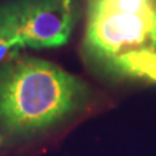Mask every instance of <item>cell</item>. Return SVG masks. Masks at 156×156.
Returning <instances> with one entry per match:
<instances>
[{
  "label": "cell",
  "mask_w": 156,
  "mask_h": 156,
  "mask_svg": "<svg viewBox=\"0 0 156 156\" xmlns=\"http://www.w3.org/2000/svg\"><path fill=\"white\" fill-rule=\"evenodd\" d=\"M83 50L111 76L156 83V0H87Z\"/></svg>",
  "instance_id": "obj_1"
},
{
  "label": "cell",
  "mask_w": 156,
  "mask_h": 156,
  "mask_svg": "<svg viewBox=\"0 0 156 156\" xmlns=\"http://www.w3.org/2000/svg\"><path fill=\"white\" fill-rule=\"evenodd\" d=\"M90 91L83 81L35 57L0 68V125L12 134L46 130L74 115Z\"/></svg>",
  "instance_id": "obj_2"
},
{
  "label": "cell",
  "mask_w": 156,
  "mask_h": 156,
  "mask_svg": "<svg viewBox=\"0 0 156 156\" xmlns=\"http://www.w3.org/2000/svg\"><path fill=\"white\" fill-rule=\"evenodd\" d=\"M76 0H11L0 4V29L23 47H60L77 22Z\"/></svg>",
  "instance_id": "obj_3"
},
{
  "label": "cell",
  "mask_w": 156,
  "mask_h": 156,
  "mask_svg": "<svg viewBox=\"0 0 156 156\" xmlns=\"http://www.w3.org/2000/svg\"><path fill=\"white\" fill-rule=\"evenodd\" d=\"M23 46L16 38L0 29V68L16 60Z\"/></svg>",
  "instance_id": "obj_4"
}]
</instances>
